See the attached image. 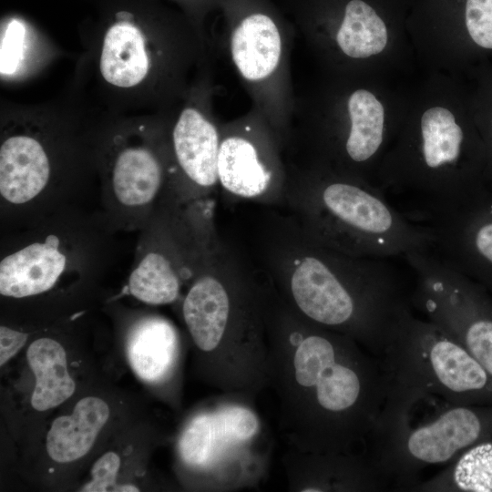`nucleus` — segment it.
<instances>
[{
  "instance_id": "nucleus-11",
  "label": "nucleus",
  "mask_w": 492,
  "mask_h": 492,
  "mask_svg": "<svg viewBox=\"0 0 492 492\" xmlns=\"http://www.w3.org/2000/svg\"><path fill=\"white\" fill-rule=\"evenodd\" d=\"M69 268V255L57 237L34 241L0 261V293L23 298L50 290Z\"/></svg>"
},
{
  "instance_id": "nucleus-16",
  "label": "nucleus",
  "mask_w": 492,
  "mask_h": 492,
  "mask_svg": "<svg viewBox=\"0 0 492 492\" xmlns=\"http://www.w3.org/2000/svg\"><path fill=\"white\" fill-rule=\"evenodd\" d=\"M109 416L107 403L97 397L79 400L70 415L56 418L46 435V451L56 462L67 463L86 455Z\"/></svg>"
},
{
  "instance_id": "nucleus-27",
  "label": "nucleus",
  "mask_w": 492,
  "mask_h": 492,
  "mask_svg": "<svg viewBox=\"0 0 492 492\" xmlns=\"http://www.w3.org/2000/svg\"><path fill=\"white\" fill-rule=\"evenodd\" d=\"M25 36V26L17 19H12L1 41L2 75H11L17 69L23 56Z\"/></svg>"
},
{
  "instance_id": "nucleus-2",
  "label": "nucleus",
  "mask_w": 492,
  "mask_h": 492,
  "mask_svg": "<svg viewBox=\"0 0 492 492\" xmlns=\"http://www.w3.org/2000/svg\"><path fill=\"white\" fill-rule=\"evenodd\" d=\"M410 89L392 78L326 74L305 111L323 167L374 184L403 124Z\"/></svg>"
},
{
  "instance_id": "nucleus-10",
  "label": "nucleus",
  "mask_w": 492,
  "mask_h": 492,
  "mask_svg": "<svg viewBox=\"0 0 492 492\" xmlns=\"http://www.w3.org/2000/svg\"><path fill=\"white\" fill-rule=\"evenodd\" d=\"M285 39L268 15L243 17L229 38L231 59L238 74L252 91H262L282 74Z\"/></svg>"
},
{
  "instance_id": "nucleus-1",
  "label": "nucleus",
  "mask_w": 492,
  "mask_h": 492,
  "mask_svg": "<svg viewBox=\"0 0 492 492\" xmlns=\"http://www.w3.org/2000/svg\"><path fill=\"white\" fill-rule=\"evenodd\" d=\"M487 169L466 80L425 73L411 87L405 117L374 184L384 191L414 195L420 203L454 205L489 188Z\"/></svg>"
},
{
  "instance_id": "nucleus-12",
  "label": "nucleus",
  "mask_w": 492,
  "mask_h": 492,
  "mask_svg": "<svg viewBox=\"0 0 492 492\" xmlns=\"http://www.w3.org/2000/svg\"><path fill=\"white\" fill-rule=\"evenodd\" d=\"M258 425L254 414L241 406L200 415L183 432L179 454L190 466H208L231 445L253 436Z\"/></svg>"
},
{
  "instance_id": "nucleus-21",
  "label": "nucleus",
  "mask_w": 492,
  "mask_h": 492,
  "mask_svg": "<svg viewBox=\"0 0 492 492\" xmlns=\"http://www.w3.org/2000/svg\"><path fill=\"white\" fill-rule=\"evenodd\" d=\"M176 348L172 327L163 320L148 319L132 330L127 344L128 359L141 379L155 382L170 369Z\"/></svg>"
},
{
  "instance_id": "nucleus-15",
  "label": "nucleus",
  "mask_w": 492,
  "mask_h": 492,
  "mask_svg": "<svg viewBox=\"0 0 492 492\" xmlns=\"http://www.w3.org/2000/svg\"><path fill=\"white\" fill-rule=\"evenodd\" d=\"M177 160L194 183L210 187L218 179L219 134L214 124L194 107L180 112L172 132Z\"/></svg>"
},
{
  "instance_id": "nucleus-8",
  "label": "nucleus",
  "mask_w": 492,
  "mask_h": 492,
  "mask_svg": "<svg viewBox=\"0 0 492 492\" xmlns=\"http://www.w3.org/2000/svg\"><path fill=\"white\" fill-rule=\"evenodd\" d=\"M406 24L425 73L465 79L492 62V0H441Z\"/></svg>"
},
{
  "instance_id": "nucleus-9",
  "label": "nucleus",
  "mask_w": 492,
  "mask_h": 492,
  "mask_svg": "<svg viewBox=\"0 0 492 492\" xmlns=\"http://www.w3.org/2000/svg\"><path fill=\"white\" fill-rule=\"evenodd\" d=\"M420 204L410 217L429 227L432 249L492 295V187L460 204Z\"/></svg>"
},
{
  "instance_id": "nucleus-24",
  "label": "nucleus",
  "mask_w": 492,
  "mask_h": 492,
  "mask_svg": "<svg viewBox=\"0 0 492 492\" xmlns=\"http://www.w3.org/2000/svg\"><path fill=\"white\" fill-rule=\"evenodd\" d=\"M472 114L485 144L488 159V184L492 187V62L465 78Z\"/></svg>"
},
{
  "instance_id": "nucleus-23",
  "label": "nucleus",
  "mask_w": 492,
  "mask_h": 492,
  "mask_svg": "<svg viewBox=\"0 0 492 492\" xmlns=\"http://www.w3.org/2000/svg\"><path fill=\"white\" fill-rule=\"evenodd\" d=\"M129 292L149 304L172 302L178 296L179 282L169 261L159 252H149L132 271Z\"/></svg>"
},
{
  "instance_id": "nucleus-13",
  "label": "nucleus",
  "mask_w": 492,
  "mask_h": 492,
  "mask_svg": "<svg viewBox=\"0 0 492 492\" xmlns=\"http://www.w3.org/2000/svg\"><path fill=\"white\" fill-rule=\"evenodd\" d=\"M50 162L42 143L27 134L5 138L0 147V194L10 204L37 197L50 178Z\"/></svg>"
},
{
  "instance_id": "nucleus-19",
  "label": "nucleus",
  "mask_w": 492,
  "mask_h": 492,
  "mask_svg": "<svg viewBox=\"0 0 492 492\" xmlns=\"http://www.w3.org/2000/svg\"><path fill=\"white\" fill-rule=\"evenodd\" d=\"M26 357L36 376L31 397L33 408L46 411L74 394L76 384L67 371L66 352L58 342L39 338L29 345Z\"/></svg>"
},
{
  "instance_id": "nucleus-17",
  "label": "nucleus",
  "mask_w": 492,
  "mask_h": 492,
  "mask_svg": "<svg viewBox=\"0 0 492 492\" xmlns=\"http://www.w3.org/2000/svg\"><path fill=\"white\" fill-rule=\"evenodd\" d=\"M230 302L222 284L213 277L198 280L183 303V316L194 343L203 351L219 344L228 321Z\"/></svg>"
},
{
  "instance_id": "nucleus-14",
  "label": "nucleus",
  "mask_w": 492,
  "mask_h": 492,
  "mask_svg": "<svg viewBox=\"0 0 492 492\" xmlns=\"http://www.w3.org/2000/svg\"><path fill=\"white\" fill-rule=\"evenodd\" d=\"M112 17L103 38L100 73L113 86L131 87L149 74V58L145 36L132 10L118 9Z\"/></svg>"
},
{
  "instance_id": "nucleus-25",
  "label": "nucleus",
  "mask_w": 492,
  "mask_h": 492,
  "mask_svg": "<svg viewBox=\"0 0 492 492\" xmlns=\"http://www.w3.org/2000/svg\"><path fill=\"white\" fill-rule=\"evenodd\" d=\"M339 350L333 340L323 335L312 334L303 339L294 356L298 384L313 387L321 374L339 358Z\"/></svg>"
},
{
  "instance_id": "nucleus-5",
  "label": "nucleus",
  "mask_w": 492,
  "mask_h": 492,
  "mask_svg": "<svg viewBox=\"0 0 492 492\" xmlns=\"http://www.w3.org/2000/svg\"><path fill=\"white\" fill-rule=\"evenodd\" d=\"M317 205L326 241L357 257L386 259L431 251L426 225L395 209L377 185L323 167Z\"/></svg>"
},
{
  "instance_id": "nucleus-7",
  "label": "nucleus",
  "mask_w": 492,
  "mask_h": 492,
  "mask_svg": "<svg viewBox=\"0 0 492 492\" xmlns=\"http://www.w3.org/2000/svg\"><path fill=\"white\" fill-rule=\"evenodd\" d=\"M415 273L410 304L443 329L492 376V295L430 251L404 256Z\"/></svg>"
},
{
  "instance_id": "nucleus-26",
  "label": "nucleus",
  "mask_w": 492,
  "mask_h": 492,
  "mask_svg": "<svg viewBox=\"0 0 492 492\" xmlns=\"http://www.w3.org/2000/svg\"><path fill=\"white\" fill-rule=\"evenodd\" d=\"M119 466L120 458L116 453L104 454L94 463L91 469V480L83 487L81 491H139L137 487L132 485L117 484L116 478Z\"/></svg>"
},
{
  "instance_id": "nucleus-22",
  "label": "nucleus",
  "mask_w": 492,
  "mask_h": 492,
  "mask_svg": "<svg viewBox=\"0 0 492 492\" xmlns=\"http://www.w3.org/2000/svg\"><path fill=\"white\" fill-rule=\"evenodd\" d=\"M413 491L492 492V439L469 447Z\"/></svg>"
},
{
  "instance_id": "nucleus-20",
  "label": "nucleus",
  "mask_w": 492,
  "mask_h": 492,
  "mask_svg": "<svg viewBox=\"0 0 492 492\" xmlns=\"http://www.w3.org/2000/svg\"><path fill=\"white\" fill-rule=\"evenodd\" d=\"M217 171L218 179L227 190L246 198L261 194L271 178L253 142L237 135L220 141Z\"/></svg>"
},
{
  "instance_id": "nucleus-3",
  "label": "nucleus",
  "mask_w": 492,
  "mask_h": 492,
  "mask_svg": "<svg viewBox=\"0 0 492 492\" xmlns=\"http://www.w3.org/2000/svg\"><path fill=\"white\" fill-rule=\"evenodd\" d=\"M384 407L400 408L435 396L454 405H492V376L458 343L406 308L379 358Z\"/></svg>"
},
{
  "instance_id": "nucleus-6",
  "label": "nucleus",
  "mask_w": 492,
  "mask_h": 492,
  "mask_svg": "<svg viewBox=\"0 0 492 492\" xmlns=\"http://www.w3.org/2000/svg\"><path fill=\"white\" fill-rule=\"evenodd\" d=\"M380 4L345 0L335 16L309 31L307 40L326 74L396 79L415 71L407 24Z\"/></svg>"
},
{
  "instance_id": "nucleus-28",
  "label": "nucleus",
  "mask_w": 492,
  "mask_h": 492,
  "mask_svg": "<svg viewBox=\"0 0 492 492\" xmlns=\"http://www.w3.org/2000/svg\"><path fill=\"white\" fill-rule=\"evenodd\" d=\"M27 334L6 326L0 327V365L5 364L26 343Z\"/></svg>"
},
{
  "instance_id": "nucleus-4",
  "label": "nucleus",
  "mask_w": 492,
  "mask_h": 492,
  "mask_svg": "<svg viewBox=\"0 0 492 492\" xmlns=\"http://www.w3.org/2000/svg\"><path fill=\"white\" fill-rule=\"evenodd\" d=\"M427 398L432 411L421 419L380 415L371 435L370 458L396 491H413L425 468L450 463L469 447L492 439V405Z\"/></svg>"
},
{
  "instance_id": "nucleus-18",
  "label": "nucleus",
  "mask_w": 492,
  "mask_h": 492,
  "mask_svg": "<svg viewBox=\"0 0 492 492\" xmlns=\"http://www.w3.org/2000/svg\"><path fill=\"white\" fill-rule=\"evenodd\" d=\"M161 168L152 151L130 146L117 155L112 167L111 187L118 203L128 209L148 205L161 184Z\"/></svg>"
}]
</instances>
